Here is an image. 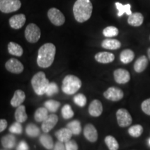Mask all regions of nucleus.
I'll return each mask as SVG.
<instances>
[{
    "mask_svg": "<svg viewBox=\"0 0 150 150\" xmlns=\"http://www.w3.org/2000/svg\"><path fill=\"white\" fill-rule=\"evenodd\" d=\"M1 145L6 149H12L16 146V138L13 135L8 134L1 138Z\"/></svg>",
    "mask_w": 150,
    "mask_h": 150,
    "instance_id": "nucleus-23",
    "label": "nucleus"
},
{
    "mask_svg": "<svg viewBox=\"0 0 150 150\" xmlns=\"http://www.w3.org/2000/svg\"><path fill=\"white\" fill-rule=\"evenodd\" d=\"M7 126H8L7 121L4 119H1V120H0V131L3 132L6 129Z\"/></svg>",
    "mask_w": 150,
    "mask_h": 150,
    "instance_id": "nucleus-43",
    "label": "nucleus"
},
{
    "mask_svg": "<svg viewBox=\"0 0 150 150\" xmlns=\"http://www.w3.org/2000/svg\"><path fill=\"white\" fill-rule=\"evenodd\" d=\"M81 81L77 76L72 74L67 75L62 82V91L66 95H74L81 88Z\"/></svg>",
    "mask_w": 150,
    "mask_h": 150,
    "instance_id": "nucleus-4",
    "label": "nucleus"
},
{
    "mask_svg": "<svg viewBox=\"0 0 150 150\" xmlns=\"http://www.w3.org/2000/svg\"><path fill=\"white\" fill-rule=\"evenodd\" d=\"M8 53L16 56H22L23 54V49L20 45L16 42H10L8 45Z\"/></svg>",
    "mask_w": 150,
    "mask_h": 150,
    "instance_id": "nucleus-26",
    "label": "nucleus"
},
{
    "mask_svg": "<svg viewBox=\"0 0 150 150\" xmlns=\"http://www.w3.org/2000/svg\"><path fill=\"white\" fill-rule=\"evenodd\" d=\"M20 0H0V11L4 13L15 12L21 8Z\"/></svg>",
    "mask_w": 150,
    "mask_h": 150,
    "instance_id": "nucleus-6",
    "label": "nucleus"
},
{
    "mask_svg": "<svg viewBox=\"0 0 150 150\" xmlns=\"http://www.w3.org/2000/svg\"><path fill=\"white\" fill-rule=\"evenodd\" d=\"M56 55V47L52 43H45L38 50L37 64L42 68H47L53 63Z\"/></svg>",
    "mask_w": 150,
    "mask_h": 150,
    "instance_id": "nucleus-1",
    "label": "nucleus"
},
{
    "mask_svg": "<svg viewBox=\"0 0 150 150\" xmlns=\"http://www.w3.org/2000/svg\"><path fill=\"white\" fill-rule=\"evenodd\" d=\"M61 114L64 119L68 120L74 116V112L70 104H65L63 106L61 110Z\"/></svg>",
    "mask_w": 150,
    "mask_h": 150,
    "instance_id": "nucleus-35",
    "label": "nucleus"
},
{
    "mask_svg": "<svg viewBox=\"0 0 150 150\" xmlns=\"http://www.w3.org/2000/svg\"><path fill=\"white\" fill-rule=\"evenodd\" d=\"M83 135L85 138L91 142H96L98 139V133L96 128L92 124H87L84 127Z\"/></svg>",
    "mask_w": 150,
    "mask_h": 150,
    "instance_id": "nucleus-13",
    "label": "nucleus"
},
{
    "mask_svg": "<svg viewBox=\"0 0 150 150\" xmlns=\"http://www.w3.org/2000/svg\"><path fill=\"white\" fill-rule=\"evenodd\" d=\"M67 128H68L70 130L72 131L73 135H76L78 136L81 132V122L79 120H72L69 122L67 125Z\"/></svg>",
    "mask_w": 150,
    "mask_h": 150,
    "instance_id": "nucleus-28",
    "label": "nucleus"
},
{
    "mask_svg": "<svg viewBox=\"0 0 150 150\" xmlns=\"http://www.w3.org/2000/svg\"><path fill=\"white\" fill-rule=\"evenodd\" d=\"M54 150H66V149H65V146L63 144V142L58 141L54 145Z\"/></svg>",
    "mask_w": 150,
    "mask_h": 150,
    "instance_id": "nucleus-42",
    "label": "nucleus"
},
{
    "mask_svg": "<svg viewBox=\"0 0 150 150\" xmlns=\"http://www.w3.org/2000/svg\"><path fill=\"white\" fill-rule=\"evenodd\" d=\"M129 134L134 138H138L141 136L143 132V127L140 125H136L134 126H131L128 129Z\"/></svg>",
    "mask_w": 150,
    "mask_h": 150,
    "instance_id": "nucleus-33",
    "label": "nucleus"
},
{
    "mask_svg": "<svg viewBox=\"0 0 150 150\" xmlns=\"http://www.w3.org/2000/svg\"><path fill=\"white\" fill-rule=\"evenodd\" d=\"M148 143H149V145H150V138L149 140H148Z\"/></svg>",
    "mask_w": 150,
    "mask_h": 150,
    "instance_id": "nucleus-45",
    "label": "nucleus"
},
{
    "mask_svg": "<svg viewBox=\"0 0 150 150\" xmlns=\"http://www.w3.org/2000/svg\"><path fill=\"white\" fill-rule=\"evenodd\" d=\"M104 142L109 150H117L119 149V144L113 136H106L104 139Z\"/></svg>",
    "mask_w": 150,
    "mask_h": 150,
    "instance_id": "nucleus-30",
    "label": "nucleus"
},
{
    "mask_svg": "<svg viewBox=\"0 0 150 150\" xmlns=\"http://www.w3.org/2000/svg\"><path fill=\"white\" fill-rule=\"evenodd\" d=\"M141 109L145 114L150 115V98L145 99L142 102L141 104Z\"/></svg>",
    "mask_w": 150,
    "mask_h": 150,
    "instance_id": "nucleus-39",
    "label": "nucleus"
},
{
    "mask_svg": "<svg viewBox=\"0 0 150 150\" xmlns=\"http://www.w3.org/2000/svg\"><path fill=\"white\" fill-rule=\"evenodd\" d=\"M40 142L47 149H52L54 147L53 139L50 135L47 134V133H45L40 136Z\"/></svg>",
    "mask_w": 150,
    "mask_h": 150,
    "instance_id": "nucleus-25",
    "label": "nucleus"
},
{
    "mask_svg": "<svg viewBox=\"0 0 150 150\" xmlns=\"http://www.w3.org/2000/svg\"><path fill=\"white\" fill-rule=\"evenodd\" d=\"M17 150H29V146H28L27 142L22 140L19 143Z\"/></svg>",
    "mask_w": 150,
    "mask_h": 150,
    "instance_id": "nucleus-41",
    "label": "nucleus"
},
{
    "mask_svg": "<svg viewBox=\"0 0 150 150\" xmlns=\"http://www.w3.org/2000/svg\"><path fill=\"white\" fill-rule=\"evenodd\" d=\"M102 47L106 50H116L121 47V42L116 39H105L102 41Z\"/></svg>",
    "mask_w": 150,
    "mask_h": 150,
    "instance_id": "nucleus-21",
    "label": "nucleus"
},
{
    "mask_svg": "<svg viewBox=\"0 0 150 150\" xmlns=\"http://www.w3.org/2000/svg\"><path fill=\"white\" fill-rule=\"evenodd\" d=\"M58 121H59V117L56 114H51L49 115L48 117L45 120L42 122V126H41V129H42V131L44 133H48L56 126L57 124Z\"/></svg>",
    "mask_w": 150,
    "mask_h": 150,
    "instance_id": "nucleus-12",
    "label": "nucleus"
},
{
    "mask_svg": "<svg viewBox=\"0 0 150 150\" xmlns=\"http://www.w3.org/2000/svg\"><path fill=\"white\" fill-rule=\"evenodd\" d=\"M74 102L79 107H84L87 103V98L83 94H78L74 97Z\"/></svg>",
    "mask_w": 150,
    "mask_h": 150,
    "instance_id": "nucleus-36",
    "label": "nucleus"
},
{
    "mask_svg": "<svg viewBox=\"0 0 150 150\" xmlns=\"http://www.w3.org/2000/svg\"><path fill=\"white\" fill-rule=\"evenodd\" d=\"M5 67L8 72L13 73V74H20L24 70V65H22V63L14 58L10 59L6 61Z\"/></svg>",
    "mask_w": 150,
    "mask_h": 150,
    "instance_id": "nucleus-10",
    "label": "nucleus"
},
{
    "mask_svg": "<svg viewBox=\"0 0 150 150\" xmlns=\"http://www.w3.org/2000/svg\"><path fill=\"white\" fill-rule=\"evenodd\" d=\"M147 56H148V59H149L150 61V47L147 50Z\"/></svg>",
    "mask_w": 150,
    "mask_h": 150,
    "instance_id": "nucleus-44",
    "label": "nucleus"
},
{
    "mask_svg": "<svg viewBox=\"0 0 150 150\" xmlns=\"http://www.w3.org/2000/svg\"><path fill=\"white\" fill-rule=\"evenodd\" d=\"M115 6L116 8L118 10L117 16L119 17L122 16L125 13H126L128 16H130V15L132 14L131 11V5L129 4H127L126 5H123L120 2H116Z\"/></svg>",
    "mask_w": 150,
    "mask_h": 150,
    "instance_id": "nucleus-31",
    "label": "nucleus"
},
{
    "mask_svg": "<svg viewBox=\"0 0 150 150\" xmlns=\"http://www.w3.org/2000/svg\"><path fill=\"white\" fill-rule=\"evenodd\" d=\"M26 98L25 93L22 90H17L11 100V105L13 107H18L24 102Z\"/></svg>",
    "mask_w": 150,
    "mask_h": 150,
    "instance_id": "nucleus-17",
    "label": "nucleus"
},
{
    "mask_svg": "<svg viewBox=\"0 0 150 150\" xmlns=\"http://www.w3.org/2000/svg\"><path fill=\"white\" fill-rule=\"evenodd\" d=\"M103 112V106L102 102L98 99H94L89 105L88 112L93 117H99Z\"/></svg>",
    "mask_w": 150,
    "mask_h": 150,
    "instance_id": "nucleus-14",
    "label": "nucleus"
},
{
    "mask_svg": "<svg viewBox=\"0 0 150 150\" xmlns=\"http://www.w3.org/2000/svg\"><path fill=\"white\" fill-rule=\"evenodd\" d=\"M144 21V17L140 13H134L129 16L127 20L128 24L133 27H140Z\"/></svg>",
    "mask_w": 150,
    "mask_h": 150,
    "instance_id": "nucleus-20",
    "label": "nucleus"
},
{
    "mask_svg": "<svg viewBox=\"0 0 150 150\" xmlns=\"http://www.w3.org/2000/svg\"><path fill=\"white\" fill-rule=\"evenodd\" d=\"M95 59L99 63L107 64L112 63L115 60V56L113 54L107 52H102L96 54Z\"/></svg>",
    "mask_w": 150,
    "mask_h": 150,
    "instance_id": "nucleus-16",
    "label": "nucleus"
},
{
    "mask_svg": "<svg viewBox=\"0 0 150 150\" xmlns=\"http://www.w3.org/2000/svg\"><path fill=\"white\" fill-rule=\"evenodd\" d=\"M47 17L50 22L55 26H61L65 23L64 15L56 8H52L48 11Z\"/></svg>",
    "mask_w": 150,
    "mask_h": 150,
    "instance_id": "nucleus-8",
    "label": "nucleus"
},
{
    "mask_svg": "<svg viewBox=\"0 0 150 150\" xmlns=\"http://www.w3.org/2000/svg\"><path fill=\"white\" fill-rule=\"evenodd\" d=\"M113 76L116 83L119 84H125L131 79L130 73L122 68H118L114 71Z\"/></svg>",
    "mask_w": 150,
    "mask_h": 150,
    "instance_id": "nucleus-11",
    "label": "nucleus"
},
{
    "mask_svg": "<svg viewBox=\"0 0 150 150\" xmlns=\"http://www.w3.org/2000/svg\"><path fill=\"white\" fill-rule=\"evenodd\" d=\"M117 124L120 127H127L132 123V117L128 110L125 108H120L116 112Z\"/></svg>",
    "mask_w": 150,
    "mask_h": 150,
    "instance_id": "nucleus-7",
    "label": "nucleus"
},
{
    "mask_svg": "<svg viewBox=\"0 0 150 150\" xmlns=\"http://www.w3.org/2000/svg\"><path fill=\"white\" fill-rule=\"evenodd\" d=\"M15 118L16 120L18 122L23 123L27 120L28 116L26 112V108L24 105H20V106L17 107L15 112Z\"/></svg>",
    "mask_w": 150,
    "mask_h": 150,
    "instance_id": "nucleus-22",
    "label": "nucleus"
},
{
    "mask_svg": "<svg viewBox=\"0 0 150 150\" xmlns=\"http://www.w3.org/2000/svg\"><path fill=\"white\" fill-rule=\"evenodd\" d=\"M48 111L45 107H40L35 110L34 119L38 122H42L48 117Z\"/></svg>",
    "mask_w": 150,
    "mask_h": 150,
    "instance_id": "nucleus-27",
    "label": "nucleus"
},
{
    "mask_svg": "<svg viewBox=\"0 0 150 150\" xmlns=\"http://www.w3.org/2000/svg\"><path fill=\"white\" fill-rule=\"evenodd\" d=\"M73 134L68 128H62L59 131H56L55 136L59 141L62 142H66L70 140L72 138Z\"/></svg>",
    "mask_w": 150,
    "mask_h": 150,
    "instance_id": "nucleus-18",
    "label": "nucleus"
},
{
    "mask_svg": "<svg viewBox=\"0 0 150 150\" xmlns=\"http://www.w3.org/2000/svg\"><path fill=\"white\" fill-rule=\"evenodd\" d=\"M134 52L129 49L123 50L120 55V59L122 63H125V64H128V63H131L134 59Z\"/></svg>",
    "mask_w": 150,
    "mask_h": 150,
    "instance_id": "nucleus-24",
    "label": "nucleus"
},
{
    "mask_svg": "<svg viewBox=\"0 0 150 150\" xmlns=\"http://www.w3.org/2000/svg\"><path fill=\"white\" fill-rule=\"evenodd\" d=\"M148 65V59L145 56H141L135 62L134 68L135 72L141 73L147 68Z\"/></svg>",
    "mask_w": 150,
    "mask_h": 150,
    "instance_id": "nucleus-19",
    "label": "nucleus"
},
{
    "mask_svg": "<svg viewBox=\"0 0 150 150\" xmlns=\"http://www.w3.org/2000/svg\"><path fill=\"white\" fill-rule=\"evenodd\" d=\"M31 83L35 93L39 96L46 94L47 90L50 83L46 78L45 74L43 72L36 73L31 79Z\"/></svg>",
    "mask_w": 150,
    "mask_h": 150,
    "instance_id": "nucleus-3",
    "label": "nucleus"
},
{
    "mask_svg": "<svg viewBox=\"0 0 150 150\" xmlns=\"http://www.w3.org/2000/svg\"><path fill=\"white\" fill-rule=\"evenodd\" d=\"M65 146L66 150H78L79 149L77 143L74 140H70L65 142Z\"/></svg>",
    "mask_w": 150,
    "mask_h": 150,
    "instance_id": "nucleus-40",
    "label": "nucleus"
},
{
    "mask_svg": "<svg viewBox=\"0 0 150 150\" xmlns=\"http://www.w3.org/2000/svg\"><path fill=\"white\" fill-rule=\"evenodd\" d=\"M26 22V16L24 14L15 15L9 20L11 27L14 29H20L23 27Z\"/></svg>",
    "mask_w": 150,
    "mask_h": 150,
    "instance_id": "nucleus-15",
    "label": "nucleus"
},
{
    "mask_svg": "<svg viewBox=\"0 0 150 150\" xmlns=\"http://www.w3.org/2000/svg\"><path fill=\"white\" fill-rule=\"evenodd\" d=\"M104 97L111 102H118L124 97V93L117 87H110L104 93Z\"/></svg>",
    "mask_w": 150,
    "mask_h": 150,
    "instance_id": "nucleus-9",
    "label": "nucleus"
},
{
    "mask_svg": "<svg viewBox=\"0 0 150 150\" xmlns=\"http://www.w3.org/2000/svg\"><path fill=\"white\" fill-rule=\"evenodd\" d=\"M9 131L11 134H21L22 133V126L21 123L16 122L13 123L11 126L9 127Z\"/></svg>",
    "mask_w": 150,
    "mask_h": 150,
    "instance_id": "nucleus-37",
    "label": "nucleus"
},
{
    "mask_svg": "<svg viewBox=\"0 0 150 150\" xmlns=\"http://www.w3.org/2000/svg\"><path fill=\"white\" fill-rule=\"evenodd\" d=\"M44 105L45 107L49 111L52 112H56L59 108L60 106H61V103L58 102V101L51 99V100L46 101V102H45Z\"/></svg>",
    "mask_w": 150,
    "mask_h": 150,
    "instance_id": "nucleus-32",
    "label": "nucleus"
},
{
    "mask_svg": "<svg viewBox=\"0 0 150 150\" xmlns=\"http://www.w3.org/2000/svg\"><path fill=\"white\" fill-rule=\"evenodd\" d=\"M93 12V5L90 0H77L73 6V14L78 22L88 20Z\"/></svg>",
    "mask_w": 150,
    "mask_h": 150,
    "instance_id": "nucleus-2",
    "label": "nucleus"
},
{
    "mask_svg": "<svg viewBox=\"0 0 150 150\" xmlns=\"http://www.w3.org/2000/svg\"><path fill=\"white\" fill-rule=\"evenodd\" d=\"M58 93H59V87H58L57 84L54 82L50 83L47 88V90L46 95L48 97H52Z\"/></svg>",
    "mask_w": 150,
    "mask_h": 150,
    "instance_id": "nucleus-38",
    "label": "nucleus"
},
{
    "mask_svg": "<svg viewBox=\"0 0 150 150\" xmlns=\"http://www.w3.org/2000/svg\"><path fill=\"white\" fill-rule=\"evenodd\" d=\"M149 40H150V35H149Z\"/></svg>",
    "mask_w": 150,
    "mask_h": 150,
    "instance_id": "nucleus-46",
    "label": "nucleus"
},
{
    "mask_svg": "<svg viewBox=\"0 0 150 150\" xmlns=\"http://www.w3.org/2000/svg\"><path fill=\"white\" fill-rule=\"evenodd\" d=\"M119 33V30L117 27L113 26H109L103 30V35L106 38H112L117 36Z\"/></svg>",
    "mask_w": 150,
    "mask_h": 150,
    "instance_id": "nucleus-34",
    "label": "nucleus"
},
{
    "mask_svg": "<svg viewBox=\"0 0 150 150\" xmlns=\"http://www.w3.org/2000/svg\"><path fill=\"white\" fill-rule=\"evenodd\" d=\"M41 35V31L35 24H28L24 31V36L26 40L30 43H35L39 40Z\"/></svg>",
    "mask_w": 150,
    "mask_h": 150,
    "instance_id": "nucleus-5",
    "label": "nucleus"
},
{
    "mask_svg": "<svg viewBox=\"0 0 150 150\" xmlns=\"http://www.w3.org/2000/svg\"><path fill=\"white\" fill-rule=\"evenodd\" d=\"M25 131L27 136L31 137V138L38 136L40 134V130L38 128V127L33 123H30L26 127Z\"/></svg>",
    "mask_w": 150,
    "mask_h": 150,
    "instance_id": "nucleus-29",
    "label": "nucleus"
}]
</instances>
